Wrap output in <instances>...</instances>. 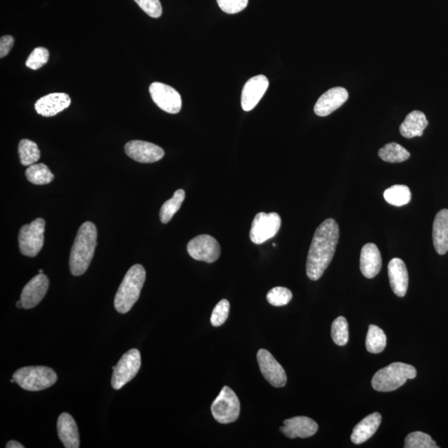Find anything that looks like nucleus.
Returning <instances> with one entry per match:
<instances>
[{"label": "nucleus", "instance_id": "obj_1", "mask_svg": "<svg viewBox=\"0 0 448 448\" xmlns=\"http://www.w3.org/2000/svg\"><path fill=\"white\" fill-rule=\"evenodd\" d=\"M339 235L338 224L333 219L325 220L316 229L307 261V274L311 280L317 281L324 274L333 260Z\"/></svg>", "mask_w": 448, "mask_h": 448}, {"label": "nucleus", "instance_id": "obj_2", "mask_svg": "<svg viewBox=\"0 0 448 448\" xmlns=\"http://www.w3.org/2000/svg\"><path fill=\"white\" fill-rule=\"evenodd\" d=\"M98 239V230L91 222L81 225L72 245L69 267L73 276L84 274L94 258Z\"/></svg>", "mask_w": 448, "mask_h": 448}, {"label": "nucleus", "instance_id": "obj_3", "mask_svg": "<svg viewBox=\"0 0 448 448\" xmlns=\"http://www.w3.org/2000/svg\"><path fill=\"white\" fill-rule=\"evenodd\" d=\"M146 272L140 264L131 267L119 286L114 300V307L119 313L126 314L136 303L144 286Z\"/></svg>", "mask_w": 448, "mask_h": 448}, {"label": "nucleus", "instance_id": "obj_4", "mask_svg": "<svg viewBox=\"0 0 448 448\" xmlns=\"http://www.w3.org/2000/svg\"><path fill=\"white\" fill-rule=\"evenodd\" d=\"M416 376L417 371L410 364L392 363L376 372L372 378V387L378 392L395 391L408 380H414Z\"/></svg>", "mask_w": 448, "mask_h": 448}, {"label": "nucleus", "instance_id": "obj_5", "mask_svg": "<svg viewBox=\"0 0 448 448\" xmlns=\"http://www.w3.org/2000/svg\"><path fill=\"white\" fill-rule=\"evenodd\" d=\"M13 378L22 389L32 392L48 389L58 380L53 369L46 366L21 368L13 373Z\"/></svg>", "mask_w": 448, "mask_h": 448}, {"label": "nucleus", "instance_id": "obj_6", "mask_svg": "<svg viewBox=\"0 0 448 448\" xmlns=\"http://www.w3.org/2000/svg\"><path fill=\"white\" fill-rule=\"evenodd\" d=\"M217 422L228 424L237 421L240 414V401L232 389L224 386L211 406Z\"/></svg>", "mask_w": 448, "mask_h": 448}, {"label": "nucleus", "instance_id": "obj_7", "mask_svg": "<svg viewBox=\"0 0 448 448\" xmlns=\"http://www.w3.org/2000/svg\"><path fill=\"white\" fill-rule=\"evenodd\" d=\"M45 221L37 219L30 224L23 226L18 234V244L23 255L34 257L44 243Z\"/></svg>", "mask_w": 448, "mask_h": 448}, {"label": "nucleus", "instance_id": "obj_8", "mask_svg": "<svg viewBox=\"0 0 448 448\" xmlns=\"http://www.w3.org/2000/svg\"><path fill=\"white\" fill-rule=\"evenodd\" d=\"M141 366L140 351L132 349L119 360L117 366H113L112 386L115 390H121L127 383L136 377Z\"/></svg>", "mask_w": 448, "mask_h": 448}, {"label": "nucleus", "instance_id": "obj_9", "mask_svg": "<svg viewBox=\"0 0 448 448\" xmlns=\"http://www.w3.org/2000/svg\"><path fill=\"white\" fill-rule=\"evenodd\" d=\"M281 217L276 212H260L255 216L250 230L251 241L262 244L274 238L281 228Z\"/></svg>", "mask_w": 448, "mask_h": 448}, {"label": "nucleus", "instance_id": "obj_10", "mask_svg": "<svg viewBox=\"0 0 448 448\" xmlns=\"http://www.w3.org/2000/svg\"><path fill=\"white\" fill-rule=\"evenodd\" d=\"M187 251L193 260L212 263L219 260L221 248L215 238L203 234L188 242Z\"/></svg>", "mask_w": 448, "mask_h": 448}, {"label": "nucleus", "instance_id": "obj_11", "mask_svg": "<svg viewBox=\"0 0 448 448\" xmlns=\"http://www.w3.org/2000/svg\"><path fill=\"white\" fill-rule=\"evenodd\" d=\"M149 90L152 100L164 112L177 114L181 110V96L172 87L161 82H153Z\"/></svg>", "mask_w": 448, "mask_h": 448}, {"label": "nucleus", "instance_id": "obj_12", "mask_svg": "<svg viewBox=\"0 0 448 448\" xmlns=\"http://www.w3.org/2000/svg\"><path fill=\"white\" fill-rule=\"evenodd\" d=\"M257 358L262 375L264 376L266 380L274 387H284L288 381V377L283 367L276 361L274 355L269 350L261 349L258 350Z\"/></svg>", "mask_w": 448, "mask_h": 448}, {"label": "nucleus", "instance_id": "obj_13", "mask_svg": "<svg viewBox=\"0 0 448 448\" xmlns=\"http://www.w3.org/2000/svg\"><path fill=\"white\" fill-rule=\"evenodd\" d=\"M124 152L132 160L144 164L157 162L165 155L162 148L153 143L142 141H132L127 143L124 146Z\"/></svg>", "mask_w": 448, "mask_h": 448}, {"label": "nucleus", "instance_id": "obj_14", "mask_svg": "<svg viewBox=\"0 0 448 448\" xmlns=\"http://www.w3.org/2000/svg\"><path fill=\"white\" fill-rule=\"evenodd\" d=\"M49 286L47 276L39 274L33 277L22 290L20 301L23 308L32 309L38 306L47 293Z\"/></svg>", "mask_w": 448, "mask_h": 448}, {"label": "nucleus", "instance_id": "obj_15", "mask_svg": "<svg viewBox=\"0 0 448 448\" xmlns=\"http://www.w3.org/2000/svg\"><path fill=\"white\" fill-rule=\"evenodd\" d=\"M269 81L265 76L258 75L250 78L244 85L241 105L245 112H250L260 103L269 89Z\"/></svg>", "mask_w": 448, "mask_h": 448}, {"label": "nucleus", "instance_id": "obj_16", "mask_svg": "<svg viewBox=\"0 0 448 448\" xmlns=\"http://www.w3.org/2000/svg\"><path fill=\"white\" fill-rule=\"evenodd\" d=\"M349 94L343 87H334L328 90L318 99L314 112L319 117H327L343 105L348 100Z\"/></svg>", "mask_w": 448, "mask_h": 448}, {"label": "nucleus", "instance_id": "obj_17", "mask_svg": "<svg viewBox=\"0 0 448 448\" xmlns=\"http://www.w3.org/2000/svg\"><path fill=\"white\" fill-rule=\"evenodd\" d=\"M317 430L318 424L313 419L304 416L286 419L284 426L280 428V431L292 440L310 437L315 435Z\"/></svg>", "mask_w": 448, "mask_h": 448}, {"label": "nucleus", "instance_id": "obj_18", "mask_svg": "<svg viewBox=\"0 0 448 448\" xmlns=\"http://www.w3.org/2000/svg\"><path fill=\"white\" fill-rule=\"evenodd\" d=\"M71 105V98L66 94H51L36 101L37 113L45 117H54Z\"/></svg>", "mask_w": 448, "mask_h": 448}, {"label": "nucleus", "instance_id": "obj_19", "mask_svg": "<svg viewBox=\"0 0 448 448\" xmlns=\"http://www.w3.org/2000/svg\"><path fill=\"white\" fill-rule=\"evenodd\" d=\"M388 271L392 292L399 297H404L409 288V274L404 262L400 258H394L388 266Z\"/></svg>", "mask_w": 448, "mask_h": 448}, {"label": "nucleus", "instance_id": "obj_20", "mask_svg": "<svg viewBox=\"0 0 448 448\" xmlns=\"http://www.w3.org/2000/svg\"><path fill=\"white\" fill-rule=\"evenodd\" d=\"M360 271L366 279L376 277L381 270L382 257L375 243H367L360 253Z\"/></svg>", "mask_w": 448, "mask_h": 448}, {"label": "nucleus", "instance_id": "obj_21", "mask_svg": "<svg viewBox=\"0 0 448 448\" xmlns=\"http://www.w3.org/2000/svg\"><path fill=\"white\" fill-rule=\"evenodd\" d=\"M58 434L66 448L80 447L79 433L75 420L68 413H63L58 420Z\"/></svg>", "mask_w": 448, "mask_h": 448}, {"label": "nucleus", "instance_id": "obj_22", "mask_svg": "<svg viewBox=\"0 0 448 448\" xmlns=\"http://www.w3.org/2000/svg\"><path fill=\"white\" fill-rule=\"evenodd\" d=\"M433 241L435 250L440 255L448 252V210L438 212L433 226Z\"/></svg>", "mask_w": 448, "mask_h": 448}, {"label": "nucleus", "instance_id": "obj_23", "mask_svg": "<svg viewBox=\"0 0 448 448\" xmlns=\"http://www.w3.org/2000/svg\"><path fill=\"white\" fill-rule=\"evenodd\" d=\"M382 422V416L378 413L369 414L360 421L353 429L351 441L354 444H362L373 437Z\"/></svg>", "mask_w": 448, "mask_h": 448}, {"label": "nucleus", "instance_id": "obj_24", "mask_svg": "<svg viewBox=\"0 0 448 448\" xmlns=\"http://www.w3.org/2000/svg\"><path fill=\"white\" fill-rule=\"evenodd\" d=\"M428 126L426 115L420 110H414L406 117L401 124L399 132L402 136L411 139L422 136L425 129Z\"/></svg>", "mask_w": 448, "mask_h": 448}, {"label": "nucleus", "instance_id": "obj_25", "mask_svg": "<svg viewBox=\"0 0 448 448\" xmlns=\"http://www.w3.org/2000/svg\"><path fill=\"white\" fill-rule=\"evenodd\" d=\"M378 156L385 162L401 163L409 159L410 153L398 143L392 142L378 151Z\"/></svg>", "mask_w": 448, "mask_h": 448}, {"label": "nucleus", "instance_id": "obj_26", "mask_svg": "<svg viewBox=\"0 0 448 448\" xmlns=\"http://www.w3.org/2000/svg\"><path fill=\"white\" fill-rule=\"evenodd\" d=\"M186 198V192L183 189H178L175 191L174 196L170 200L164 203L160 211V219L161 223L168 224L172 219L174 215L181 207L183 202Z\"/></svg>", "mask_w": 448, "mask_h": 448}, {"label": "nucleus", "instance_id": "obj_27", "mask_svg": "<svg viewBox=\"0 0 448 448\" xmlns=\"http://www.w3.org/2000/svg\"><path fill=\"white\" fill-rule=\"evenodd\" d=\"M26 178L36 186H44L50 184L54 179V174L51 172L48 166L44 164H34L29 166L25 172Z\"/></svg>", "mask_w": 448, "mask_h": 448}, {"label": "nucleus", "instance_id": "obj_28", "mask_svg": "<svg viewBox=\"0 0 448 448\" xmlns=\"http://www.w3.org/2000/svg\"><path fill=\"white\" fill-rule=\"evenodd\" d=\"M411 197H412V193H411L409 188L406 186H400V184H396V186L387 188L383 193V198L386 202L397 207L408 205Z\"/></svg>", "mask_w": 448, "mask_h": 448}, {"label": "nucleus", "instance_id": "obj_29", "mask_svg": "<svg viewBox=\"0 0 448 448\" xmlns=\"http://www.w3.org/2000/svg\"><path fill=\"white\" fill-rule=\"evenodd\" d=\"M387 338L385 332L375 325L369 326L366 336V349L369 353L380 354L386 347Z\"/></svg>", "mask_w": 448, "mask_h": 448}, {"label": "nucleus", "instance_id": "obj_30", "mask_svg": "<svg viewBox=\"0 0 448 448\" xmlns=\"http://www.w3.org/2000/svg\"><path fill=\"white\" fill-rule=\"evenodd\" d=\"M18 155L23 165L30 166L39 160L40 151L35 142L24 139L18 145Z\"/></svg>", "mask_w": 448, "mask_h": 448}, {"label": "nucleus", "instance_id": "obj_31", "mask_svg": "<svg viewBox=\"0 0 448 448\" xmlns=\"http://www.w3.org/2000/svg\"><path fill=\"white\" fill-rule=\"evenodd\" d=\"M331 337L335 344L344 346L349 341V326L344 316H339L332 323Z\"/></svg>", "mask_w": 448, "mask_h": 448}, {"label": "nucleus", "instance_id": "obj_32", "mask_svg": "<svg viewBox=\"0 0 448 448\" xmlns=\"http://www.w3.org/2000/svg\"><path fill=\"white\" fill-rule=\"evenodd\" d=\"M405 448H438L430 435L422 432H414L405 438Z\"/></svg>", "mask_w": 448, "mask_h": 448}, {"label": "nucleus", "instance_id": "obj_33", "mask_svg": "<svg viewBox=\"0 0 448 448\" xmlns=\"http://www.w3.org/2000/svg\"><path fill=\"white\" fill-rule=\"evenodd\" d=\"M292 292L283 286H276V288H272L267 295V302L274 307L286 306L292 301Z\"/></svg>", "mask_w": 448, "mask_h": 448}, {"label": "nucleus", "instance_id": "obj_34", "mask_svg": "<svg viewBox=\"0 0 448 448\" xmlns=\"http://www.w3.org/2000/svg\"><path fill=\"white\" fill-rule=\"evenodd\" d=\"M49 52L47 49L45 48H37L30 55L26 61V66L33 70H38V69L44 67L46 63L49 62Z\"/></svg>", "mask_w": 448, "mask_h": 448}, {"label": "nucleus", "instance_id": "obj_35", "mask_svg": "<svg viewBox=\"0 0 448 448\" xmlns=\"http://www.w3.org/2000/svg\"><path fill=\"white\" fill-rule=\"evenodd\" d=\"M230 311V303L228 300L223 299L216 305L211 316V324L219 327L227 321Z\"/></svg>", "mask_w": 448, "mask_h": 448}, {"label": "nucleus", "instance_id": "obj_36", "mask_svg": "<svg viewBox=\"0 0 448 448\" xmlns=\"http://www.w3.org/2000/svg\"><path fill=\"white\" fill-rule=\"evenodd\" d=\"M135 2L151 18H158L162 15V6L160 0H135Z\"/></svg>", "mask_w": 448, "mask_h": 448}, {"label": "nucleus", "instance_id": "obj_37", "mask_svg": "<svg viewBox=\"0 0 448 448\" xmlns=\"http://www.w3.org/2000/svg\"><path fill=\"white\" fill-rule=\"evenodd\" d=\"M221 11L229 15H235L244 11L248 4V0H217Z\"/></svg>", "mask_w": 448, "mask_h": 448}, {"label": "nucleus", "instance_id": "obj_38", "mask_svg": "<svg viewBox=\"0 0 448 448\" xmlns=\"http://www.w3.org/2000/svg\"><path fill=\"white\" fill-rule=\"evenodd\" d=\"M13 44H15V39L11 35L3 36L0 39V58H3L6 57L11 52Z\"/></svg>", "mask_w": 448, "mask_h": 448}, {"label": "nucleus", "instance_id": "obj_39", "mask_svg": "<svg viewBox=\"0 0 448 448\" xmlns=\"http://www.w3.org/2000/svg\"><path fill=\"white\" fill-rule=\"evenodd\" d=\"M6 448H25L24 445L16 441H9L6 447Z\"/></svg>", "mask_w": 448, "mask_h": 448}, {"label": "nucleus", "instance_id": "obj_40", "mask_svg": "<svg viewBox=\"0 0 448 448\" xmlns=\"http://www.w3.org/2000/svg\"><path fill=\"white\" fill-rule=\"evenodd\" d=\"M16 306H17V307H18V308H21V307H23V304H22V302H21L20 300V301H18V302L16 303Z\"/></svg>", "mask_w": 448, "mask_h": 448}, {"label": "nucleus", "instance_id": "obj_41", "mask_svg": "<svg viewBox=\"0 0 448 448\" xmlns=\"http://www.w3.org/2000/svg\"><path fill=\"white\" fill-rule=\"evenodd\" d=\"M39 274H43V270L40 269L39 270Z\"/></svg>", "mask_w": 448, "mask_h": 448}]
</instances>
